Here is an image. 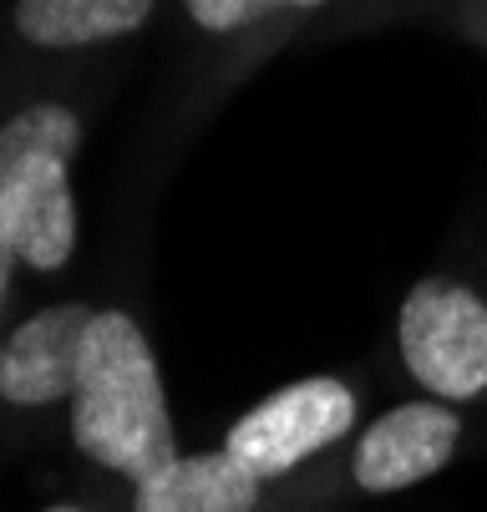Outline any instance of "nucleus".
I'll use <instances>...</instances> for the list:
<instances>
[{"mask_svg": "<svg viewBox=\"0 0 487 512\" xmlns=\"http://www.w3.org/2000/svg\"><path fill=\"white\" fill-rule=\"evenodd\" d=\"M295 6H320V0H295Z\"/></svg>", "mask_w": 487, "mask_h": 512, "instance_id": "9d476101", "label": "nucleus"}, {"mask_svg": "<svg viewBox=\"0 0 487 512\" xmlns=\"http://www.w3.org/2000/svg\"><path fill=\"white\" fill-rule=\"evenodd\" d=\"M72 442L132 487L178 457L153 345L122 310H97L87 325L72 396Z\"/></svg>", "mask_w": 487, "mask_h": 512, "instance_id": "f257e3e1", "label": "nucleus"}, {"mask_svg": "<svg viewBox=\"0 0 487 512\" xmlns=\"http://www.w3.org/2000/svg\"><path fill=\"white\" fill-rule=\"evenodd\" d=\"M351 421H356V396L330 376H310L274 391L249 416H239L229 426L224 452H234L254 477H280L300 467L310 452L330 447L335 436H345Z\"/></svg>", "mask_w": 487, "mask_h": 512, "instance_id": "20e7f679", "label": "nucleus"}, {"mask_svg": "<svg viewBox=\"0 0 487 512\" xmlns=\"http://www.w3.org/2000/svg\"><path fill=\"white\" fill-rule=\"evenodd\" d=\"M92 315L97 310L87 305H51L31 315L0 345V396L11 406H51L61 396H77Z\"/></svg>", "mask_w": 487, "mask_h": 512, "instance_id": "39448f33", "label": "nucleus"}, {"mask_svg": "<svg viewBox=\"0 0 487 512\" xmlns=\"http://www.w3.org/2000/svg\"><path fill=\"white\" fill-rule=\"evenodd\" d=\"M77 142V117L56 102H36L0 127V300L16 264L61 269L77 249V208L66 183Z\"/></svg>", "mask_w": 487, "mask_h": 512, "instance_id": "f03ea898", "label": "nucleus"}, {"mask_svg": "<svg viewBox=\"0 0 487 512\" xmlns=\"http://www.w3.org/2000/svg\"><path fill=\"white\" fill-rule=\"evenodd\" d=\"M51 512H77V507H51Z\"/></svg>", "mask_w": 487, "mask_h": 512, "instance_id": "9b49d317", "label": "nucleus"}, {"mask_svg": "<svg viewBox=\"0 0 487 512\" xmlns=\"http://www.w3.org/2000/svg\"><path fill=\"white\" fill-rule=\"evenodd\" d=\"M153 16V0H21L16 26L36 46H92L127 36Z\"/></svg>", "mask_w": 487, "mask_h": 512, "instance_id": "6e6552de", "label": "nucleus"}, {"mask_svg": "<svg viewBox=\"0 0 487 512\" xmlns=\"http://www.w3.org/2000/svg\"><path fill=\"white\" fill-rule=\"evenodd\" d=\"M259 502V477L234 452L173 457L163 472L137 482V512H249Z\"/></svg>", "mask_w": 487, "mask_h": 512, "instance_id": "0eeeda50", "label": "nucleus"}, {"mask_svg": "<svg viewBox=\"0 0 487 512\" xmlns=\"http://www.w3.org/2000/svg\"><path fill=\"white\" fill-rule=\"evenodd\" d=\"M401 355L406 371L442 401H467L487 391V305L467 284L422 279L401 305Z\"/></svg>", "mask_w": 487, "mask_h": 512, "instance_id": "7ed1b4c3", "label": "nucleus"}, {"mask_svg": "<svg viewBox=\"0 0 487 512\" xmlns=\"http://www.w3.org/2000/svg\"><path fill=\"white\" fill-rule=\"evenodd\" d=\"M183 6L203 31H239V26L259 21L274 0H183Z\"/></svg>", "mask_w": 487, "mask_h": 512, "instance_id": "1a4fd4ad", "label": "nucleus"}, {"mask_svg": "<svg viewBox=\"0 0 487 512\" xmlns=\"http://www.w3.org/2000/svg\"><path fill=\"white\" fill-rule=\"evenodd\" d=\"M457 436H462V421L442 401L396 406L381 421H371V431L361 436L356 482L366 492H401L411 482L442 472L447 457L457 452Z\"/></svg>", "mask_w": 487, "mask_h": 512, "instance_id": "423d86ee", "label": "nucleus"}]
</instances>
